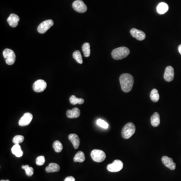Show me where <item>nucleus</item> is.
I'll return each mask as SVG.
<instances>
[{"label":"nucleus","mask_w":181,"mask_h":181,"mask_svg":"<svg viewBox=\"0 0 181 181\" xmlns=\"http://www.w3.org/2000/svg\"><path fill=\"white\" fill-rule=\"evenodd\" d=\"M73 58L76 60V62H77L79 64H82L83 63V60L82 57L81 55V53L80 51L78 50H76L73 54Z\"/></svg>","instance_id":"25"},{"label":"nucleus","mask_w":181,"mask_h":181,"mask_svg":"<svg viewBox=\"0 0 181 181\" xmlns=\"http://www.w3.org/2000/svg\"><path fill=\"white\" fill-rule=\"evenodd\" d=\"M119 80L121 89L124 92L128 93L132 90L134 84V78L132 75L123 73L121 75Z\"/></svg>","instance_id":"1"},{"label":"nucleus","mask_w":181,"mask_h":181,"mask_svg":"<svg viewBox=\"0 0 181 181\" xmlns=\"http://www.w3.org/2000/svg\"><path fill=\"white\" fill-rule=\"evenodd\" d=\"M11 152L17 158H20L23 155V152L21 149L20 145L19 144H15L11 149Z\"/></svg>","instance_id":"19"},{"label":"nucleus","mask_w":181,"mask_h":181,"mask_svg":"<svg viewBox=\"0 0 181 181\" xmlns=\"http://www.w3.org/2000/svg\"><path fill=\"white\" fill-rule=\"evenodd\" d=\"M19 20V16L15 14H11L7 19V22L9 23V25L13 28L18 26Z\"/></svg>","instance_id":"14"},{"label":"nucleus","mask_w":181,"mask_h":181,"mask_svg":"<svg viewBox=\"0 0 181 181\" xmlns=\"http://www.w3.org/2000/svg\"><path fill=\"white\" fill-rule=\"evenodd\" d=\"M1 181H10L9 180H1Z\"/></svg>","instance_id":"33"},{"label":"nucleus","mask_w":181,"mask_h":181,"mask_svg":"<svg viewBox=\"0 0 181 181\" xmlns=\"http://www.w3.org/2000/svg\"><path fill=\"white\" fill-rule=\"evenodd\" d=\"M97 124L98 125V126H100L102 128H103L104 129H107L109 126V125L105 122V121L102 120L101 119H99L97 120Z\"/></svg>","instance_id":"29"},{"label":"nucleus","mask_w":181,"mask_h":181,"mask_svg":"<svg viewBox=\"0 0 181 181\" xmlns=\"http://www.w3.org/2000/svg\"><path fill=\"white\" fill-rule=\"evenodd\" d=\"M82 50L84 57L88 58L91 53L90 45L89 43H85L82 46Z\"/></svg>","instance_id":"23"},{"label":"nucleus","mask_w":181,"mask_h":181,"mask_svg":"<svg viewBox=\"0 0 181 181\" xmlns=\"http://www.w3.org/2000/svg\"><path fill=\"white\" fill-rule=\"evenodd\" d=\"M64 181H75V178L72 176H69L66 178Z\"/></svg>","instance_id":"31"},{"label":"nucleus","mask_w":181,"mask_h":181,"mask_svg":"<svg viewBox=\"0 0 181 181\" xmlns=\"http://www.w3.org/2000/svg\"><path fill=\"white\" fill-rule=\"evenodd\" d=\"M80 110L78 108H74L72 110H68L67 111V116L68 118L73 119L77 118L80 116Z\"/></svg>","instance_id":"16"},{"label":"nucleus","mask_w":181,"mask_h":181,"mask_svg":"<svg viewBox=\"0 0 181 181\" xmlns=\"http://www.w3.org/2000/svg\"><path fill=\"white\" fill-rule=\"evenodd\" d=\"M129 53V49L126 47L123 46L114 49L111 53V55L113 59L120 60L126 58Z\"/></svg>","instance_id":"2"},{"label":"nucleus","mask_w":181,"mask_h":181,"mask_svg":"<svg viewBox=\"0 0 181 181\" xmlns=\"http://www.w3.org/2000/svg\"><path fill=\"white\" fill-rule=\"evenodd\" d=\"M178 52L180 53V54H181V44L179 45L178 47Z\"/></svg>","instance_id":"32"},{"label":"nucleus","mask_w":181,"mask_h":181,"mask_svg":"<svg viewBox=\"0 0 181 181\" xmlns=\"http://www.w3.org/2000/svg\"><path fill=\"white\" fill-rule=\"evenodd\" d=\"M45 158L43 155L39 156L36 159V163L38 166H43L45 163Z\"/></svg>","instance_id":"30"},{"label":"nucleus","mask_w":181,"mask_h":181,"mask_svg":"<svg viewBox=\"0 0 181 181\" xmlns=\"http://www.w3.org/2000/svg\"><path fill=\"white\" fill-rule=\"evenodd\" d=\"M135 126L133 123L129 122L126 124L122 129L121 134L124 139H129L135 133Z\"/></svg>","instance_id":"3"},{"label":"nucleus","mask_w":181,"mask_h":181,"mask_svg":"<svg viewBox=\"0 0 181 181\" xmlns=\"http://www.w3.org/2000/svg\"><path fill=\"white\" fill-rule=\"evenodd\" d=\"M174 75H175V73H174V69L171 66L167 67L165 69L164 76H163L165 81L168 82H172L174 78Z\"/></svg>","instance_id":"11"},{"label":"nucleus","mask_w":181,"mask_h":181,"mask_svg":"<svg viewBox=\"0 0 181 181\" xmlns=\"http://www.w3.org/2000/svg\"><path fill=\"white\" fill-rule=\"evenodd\" d=\"M72 6L73 9L78 13H85L87 10V7L82 0H76Z\"/></svg>","instance_id":"8"},{"label":"nucleus","mask_w":181,"mask_h":181,"mask_svg":"<svg viewBox=\"0 0 181 181\" xmlns=\"http://www.w3.org/2000/svg\"><path fill=\"white\" fill-rule=\"evenodd\" d=\"M54 24V22L52 20H47L40 23L38 28V32L40 34L45 33L50 27Z\"/></svg>","instance_id":"7"},{"label":"nucleus","mask_w":181,"mask_h":181,"mask_svg":"<svg viewBox=\"0 0 181 181\" xmlns=\"http://www.w3.org/2000/svg\"><path fill=\"white\" fill-rule=\"evenodd\" d=\"M3 54L7 64L8 65H12L15 63L16 55L13 50L9 48H6L3 51Z\"/></svg>","instance_id":"4"},{"label":"nucleus","mask_w":181,"mask_h":181,"mask_svg":"<svg viewBox=\"0 0 181 181\" xmlns=\"http://www.w3.org/2000/svg\"><path fill=\"white\" fill-rule=\"evenodd\" d=\"M33 119V115L30 113H25L19 121V125L21 126H25L28 125Z\"/></svg>","instance_id":"10"},{"label":"nucleus","mask_w":181,"mask_h":181,"mask_svg":"<svg viewBox=\"0 0 181 181\" xmlns=\"http://www.w3.org/2000/svg\"><path fill=\"white\" fill-rule=\"evenodd\" d=\"M68 139L73 145L75 149H78L80 145V140L78 135L76 134H71L68 135Z\"/></svg>","instance_id":"15"},{"label":"nucleus","mask_w":181,"mask_h":181,"mask_svg":"<svg viewBox=\"0 0 181 181\" xmlns=\"http://www.w3.org/2000/svg\"><path fill=\"white\" fill-rule=\"evenodd\" d=\"M22 168L25 171L26 175L28 177H31L34 173V169L32 167H29L28 165L22 166Z\"/></svg>","instance_id":"27"},{"label":"nucleus","mask_w":181,"mask_h":181,"mask_svg":"<svg viewBox=\"0 0 181 181\" xmlns=\"http://www.w3.org/2000/svg\"><path fill=\"white\" fill-rule=\"evenodd\" d=\"M69 102L72 105L83 104L84 103V100L82 98H77L74 95H72L69 98Z\"/></svg>","instance_id":"24"},{"label":"nucleus","mask_w":181,"mask_h":181,"mask_svg":"<svg viewBox=\"0 0 181 181\" xmlns=\"http://www.w3.org/2000/svg\"><path fill=\"white\" fill-rule=\"evenodd\" d=\"M24 140V138L22 135H18L15 136L13 139V143L15 144H19L22 143Z\"/></svg>","instance_id":"28"},{"label":"nucleus","mask_w":181,"mask_h":181,"mask_svg":"<svg viewBox=\"0 0 181 181\" xmlns=\"http://www.w3.org/2000/svg\"><path fill=\"white\" fill-rule=\"evenodd\" d=\"M162 161L163 163L167 168H170V170H174L176 168V163L173 162V159L170 158L167 156H163L162 157Z\"/></svg>","instance_id":"13"},{"label":"nucleus","mask_w":181,"mask_h":181,"mask_svg":"<svg viewBox=\"0 0 181 181\" xmlns=\"http://www.w3.org/2000/svg\"><path fill=\"white\" fill-rule=\"evenodd\" d=\"M47 87V83L43 80H38L35 82L33 85V89L35 92L40 93L44 91Z\"/></svg>","instance_id":"9"},{"label":"nucleus","mask_w":181,"mask_h":181,"mask_svg":"<svg viewBox=\"0 0 181 181\" xmlns=\"http://www.w3.org/2000/svg\"><path fill=\"white\" fill-rule=\"evenodd\" d=\"M91 156L93 160L97 163L103 162L106 157L105 153H104L103 150L100 149L93 150L91 153Z\"/></svg>","instance_id":"5"},{"label":"nucleus","mask_w":181,"mask_h":181,"mask_svg":"<svg viewBox=\"0 0 181 181\" xmlns=\"http://www.w3.org/2000/svg\"><path fill=\"white\" fill-rule=\"evenodd\" d=\"M60 170V167L55 163H50L46 167L45 171L47 173H54L58 172Z\"/></svg>","instance_id":"20"},{"label":"nucleus","mask_w":181,"mask_h":181,"mask_svg":"<svg viewBox=\"0 0 181 181\" xmlns=\"http://www.w3.org/2000/svg\"><path fill=\"white\" fill-rule=\"evenodd\" d=\"M85 160V155L84 153L83 152H78L73 158V161L75 162H78V163H83Z\"/></svg>","instance_id":"21"},{"label":"nucleus","mask_w":181,"mask_h":181,"mask_svg":"<svg viewBox=\"0 0 181 181\" xmlns=\"http://www.w3.org/2000/svg\"><path fill=\"white\" fill-rule=\"evenodd\" d=\"M123 163L120 160H115L112 163L108 164L107 168L110 172H118L122 170Z\"/></svg>","instance_id":"6"},{"label":"nucleus","mask_w":181,"mask_h":181,"mask_svg":"<svg viewBox=\"0 0 181 181\" xmlns=\"http://www.w3.org/2000/svg\"><path fill=\"white\" fill-rule=\"evenodd\" d=\"M168 10V6L164 2L159 3L157 6V11L159 14H163Z\"/></svg>","instance_id":"17"},{"label":"nucleus","mask_w":181,"mask_h":181,"mask_svg":"<svg viewBox=\"0 0 181 181\" xmlns=\"http://www.w3.org/2000/svg\"><path fill=\"white\" fill-rule=\"evenodd\" d=\"M53 148L55 152L60 153L63 149V146L60 141L57 140V141H54L53 143Z\"/></svg>","instance_id":"26"},{"label":"nucleus","mask_w":181,"mask_h":181,"mask_svg":"<svg viewBox=\"0 0 181 181\" xmlns=\"http://www.w3.org/2000/svg\"><path fill=\"white\" fill-rule=\"evenodd\" d=\"M150 122L152 126L158 127L160 124V116L158 112H155L150 118Z\"/></svg>","instance_id":"18"},{"label":"nucleus","mask_w":181,"mask_h":181,"mask_svg":"<svg viewBox=\"0 0 181 181\" xmlns=\"http://www.w3.org/2000/svg\"><path fill=\"white\" fill-rule=\"evenodd\" d=\"M130 34L133 38H135L137 40L139 41L143 40L146 38L144 32L135 28L131 29L130 30Z\"/></svg>","instance_id":"12"},{"label":"nucleus","mask_w":181,"mask_h":181,"mask_svg":"<svg viewBox=\"0 0 181 181\" xmlns=\"http://www.w3.org/2000/svg\"><path fill=\"white\" fill-rule=\"evenodd\" d=\"M150 99L154 102H158L159 99V95L158 91L156 89H153L150 94Z\"/></svg>","instance_id":"22"}]
</instances>
